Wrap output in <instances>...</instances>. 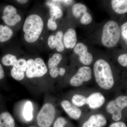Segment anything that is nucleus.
Wrapping results in <instances>:
<instances>
[{
  "instance_id": "1",
  "label": "nucleus",
  "mask_w": 127,
  "mask_h": 127,
  "mask_svg": "<svg viewBox=\"0 0 127 127\" xmlns=\"http://www.w3.org/2000/svg\"><path fill=\"white\" fill-rule=\"evenodd\" d=\"M94 72L95 80L101 88L109 90L114 84L112 71L110 65L103 59L97 60L94 66Z\"/></svg>"
},
{
  "instance_id": "2",
  "label": "nucleus",
  "mask_w": 127,
  "mask_h": 127,
  "mask_svg": "<svg viewBox=\"0 0 127 127\" xmlns=\"http://www.w3.org/2000/svg\"><path fill=\"white\" fill-rule=\"evenodd\" d=\"M43 25V20L38 15L33 14L28 16L23 26L25 40L30 43L37 40L42 31Z\"/></svg>"
},
{
  "instance_id": "3",
  "label": "nucleus",
  "mask_w": 127,
  "mask_h": 127,
  "mask_svg": "<svg viewBox=\"0 0 127 127\" xmlns=\"http://www.w3.org/2000/svg\"><path fill=\"white\" fill-rule=\"evenodd\" d=\"M120 37V29L118 24L113 21L108 22L103 29L102 42L108 48L113 47L118 43Z\"/></svg>"
},
{
  "instance_id": "4",
  "label": "nucleus",
  "mask_w": 127,
  "mask_h": 127,
  "mask_svg": "<svg viewBox=\"0 0 127 127\" xmlns=\"http://www.w3.org/2000/svg\"><path fill=\"white\" fill-rule=\"evenodd\" d=\"M127 106V96L121 95L115 100L110 101L107 104L106 110L112 115V119L114 121L118 122L122 118L123 110Z\"/></svg>"
},
{
  "instance_id": "5",
  "label": "nucleus",
  "mask_w": 127,
  "mask_h": 127,
  "mask_svg": "<svg viewBox=\"0 0 127 127\" xmlns=\"http://www.w3.org/2000/svg\"><path fill=\"white\" fill-rule=\"evenodd\" d=\"M26 67V75L28 78L41 77L47 72V67L44 61L39 58L35 60L32 59L28 60Z\"/></svg>"
},
{
  "instance_id": "6",
  "label": "nucleus",
  "mask_w": 127,
  "mask_h": 127,
  "mask_svg": "<svg viewBox=\"0 0 127 127\" xmlns=\"http://www.w3.org/2000/svg\"><path fill=\"white\" fill-rule=\"evenodd\" d=\"M56 114V109L50 103L43 105L37 116V124L40 127H50L53 122Z\"/></svg>"
},
{
  "instance_id": "7",
  "label": "nucleus",
  "mask_w": 127,
  "mask_h": 127,
  "mask_svg": "<svg viewBox=\"0 0 127 127\" xmlns=\"http://www.w3.org/2000/svg\"><path fill=\"white\" fill-rule=\"evenodd\" d=\"M92 71L88 66H83L79 68L77 73L70 80V84L73 87L81 86L84 82H88L92 78Z\"/></svg>"
},
{
  "instance_id": "8",
  "label": "nucleus",
  "mask_w": 127,
  "mask_h": 127,
  "mask_svg": "<svg viewBox=\"0 0 127 127\" xmlns=\"http://www.w3.org/2000/svg\"><path fill=\"white\" fill-rule=\"evenodd\" d=\"M2 18L6 24L10 26H15L21 20V16L17 14L16 7L11 5L5 7Z\"/></svg>"
},
{
  "instance_id": "9",
  "label": "nucleus",
  "mask_w": 127,
  "mask_h": 127,
  "mask_svg": "<svg viewBox=\"0 0 127 127\" xmlns=\"http://www.w3.org/2000/svg\"><path fill=\"white\" fill-rule=\"evenodd\" d=\"M74 52L78 55L80 61L86 65H89L92 63L93 57L88 52L87 47L83 43H78L75 46Z\"/></svg>"
},
{
  "instance_id": "10",
  "label": "nucleus",
  "mask_w": 127,
  "mask_h": 127,
  "mask_svg": "<svg viewBox=\"0 0 127 127\" xmlns=\"http://www.w3.org/2000/svg\"><path fill=\"white\" fill-rule=\"evenodd\" d=\"M26 62L25 59H19L13 66L11 71V74L14 79L19 81L24 78L27 69Z\"/></svg>"
},
{
  "instance_id": "11",
  "label": "nucleus",
  "mask_w": 127,
  "mask_h": 127,
  "mask_svg": "<svg viewBox=\"0 0 127 127\" xmlns=\"http://www.w3.org/2000/svg\"><path fill=\"white\" fill-rule=\"evenodd\" d=\"M105 97L100 92L94 93L87 97L86 104L90 109H95L99 108L104 104Z\"/></svg>"
},
{
  "instance_id": "12",
  "label": "nucleus",
  "mask_w": 127,
  "mask_h": 127,
  "mask_svg": "<svg viewBox=\"0 0 127 127\" xmlns=\"http://www.w3.org/2000/svg\"><path fill=\"white\" fill-rule=\"evenodd\" d=\"M61 104L64 110L71 118L77 120L81 117L82 113L81 109L68 100H63Z\"/></svg>"
},
{
  "instance_id": "13",
  "label": "nucleus",
  "mask_w": 127,
  "mask_h": 127,
  "mask_svg": "<svg viewBox=\"0 0 127 127\" xmlns=\"http://www.w3.org/2000/svg\"><path fill=\"white\" fill-rule=\"evenodd\" d=\"M107 124V120L103 115L100 114L92 115L85 122L82 127H102Z\"/></svg>"
},
{
  "instance_id": "14",
  "label": "nucleus",
  "mask_w": 127,
  "mask_h": 127,
  "mask_svg": "<svg viewBox=\"0 0 127 127\" xmlns=\"http://www.w3.org/2000/svg\"><path fill=\"white\" fill-rule=\"evenodd\" d=\"M63 41L64 46L67 49L75 47L77 41L75 30L72 28L68 29L64 36Z\"/></svg>"
},
{
  "instance_id": "15",
  "label": "nucleus",
  "mask_w": 127,
  "mask_h": 127,
  "mask_svg": "<svg viewBox=\"0 0 127 127\" xmlns=\"http://www.w3.org/2000/svg\"><path fill=\"white\" fill-rule=\"evenodd\" d=\"M15 123L14 118L7 112L0 114V127H15Z\"/></svg>"
},
{
  "instance_id": "16",
  "label": "nucleus",
  "mask_w": 127,
  "mask_h": 127,
  "mask_svg": "<svg viewBox=\"0 0 127 127\" xmlns=\"http://www.w3.org/2000/svg\"><path fill=\"white\" fill-rule=\"evenodd\" d=\"M111 3L113 9L117 14H123L127 12V0H113Z\"/></svg>"
},
{
  "instance_id": "17",
  "label": "nucleus",
  "mask_w": 127,
  "mask_h": 127,
  "mask_svg": "<svg viewBox=\"0 0 127 127\" xmlns=\"http://www.w3.org/2000/svg\"><path fill=\"white\" fill-rule=\"evenodd\" d=\"M12 30L7 26L0 25V42H5L13 35Z\"/></svg>"
},
{
  "instance_id": "18",
  "label": "nucleus",
  "mask_w": 127,
  "mask_h": 127,
  "mask_svg": "<svg viewBox=\"0 0 127 127\" xmlns=\"http://www.w3.org/2000/svg\"><path fill=\"white\" fill-rule=\"evenodd\" d=\"M73 15L75 17L79 18L82 14L87 12V8L85 5L81 3H76L73 5L72 8Z\"/></svg>"
},
{
  "instance_id": "19",
  "label": "nucleus",
  "mask_w": 127,
  "mask_h": 127,
  "mask_svg": "<svg viewBox=\"0 0 127 127\" xmlns=\"http://www.w3.org/2000/svg\"><path fill=\"white\" fill-rule=\"evenodd\" d=\"M33 107L32 103L30 101L25 104L23 110V116L27 121H31L33 119Z\"/></svg>"
},
{
  "instance_id": "20",
  "label": "nucleus",
  "mask_w": 127,
  "mask_h": 127,
  "mask_svg": "<svg viewBox=\"0 0 127 127\" xmlns=\"http://www.w3.org/2000/svg\"><path fill=\"white\" fill-rule=\"evenodd\" d=\"M72 103L77 107L83 106L86 104L87 97L80 94L75 95L71 99Z\"/></svg>"
},
{
  "instance_id": "21",
  "label": "nucleus",
  "mask_w": 127,
  "mask_h": 127,
  "mask_svg": "<svg viewBox=\"0 0 127 127\" xmlns=\"http://www.w3.org/2000/svg\"><path fill=\"white\" fill-rule=\"evenodd\" d=\"M62 59V55L59 53H55L49 59L48 62V68L51 69L53 67L57 66Z\"/></svg>"
},
{
  "instance_id": "22",
  "label": "nucleus",
  "mask_w": 127,
  "mask_h": 127,
  "mask_svg": "<svg viewBox=\"0 0 127 127\" xmlns=\"http://www.w3.org/2000/svg\"><path fill=\"white\" fill-rule=\"evenodd\" d=\"M17 61V58L16 56L11 54L5 55L2 57L1 60L3 65L6 66H14Z\"/></svg>"
},
{
  "instance_id": "23",
  "label": "nucleus",
  "mask_w": 127,
  "mask_h": 127,
  "mask_svg": "<svg viewBox=\"0 0 127 127\" xmlns=\"http://www.w3.org/2000/svg\"><path fill=\"white\" fill-rule=\"evenodd\" d=\"M50 14L51 18L56 21L57 19L61 18L63 15V12L60 7L54 6L50 8Z\"/></svg>"
},
{
  "instance_id": "24",
  "label": "nucleus",
  "mask_w": 127,
  "mask_h": 127,
  "mask_svg": "<svg viewBox=\"0 0 127 127\" xmlns=\"http://www.w3.org/2000/svg\"><path fill=\"white\" fill-rule=\"evenodd\" d=\"M55 36L56 39L57 45L56 48L57 51L59 52H62L65 49V46L62 41L63 36V32L60 31L58 32Z\"/></svg>"
},
{
  "instance_id": "25",
  "label": "nucleus",
  "mask_w": 127,
  "mask_h": 127,
  "mask_svg": "<svg viewBox=\"0 0 127 127\" xmlns=\"http://www.w3.org/2000/svg\"><path fill=\"white\" fill-rule=\"evenodd\" d=\"M92 21V17L90 14L87 12L83 14L81 18L80 21L83 25H87L90 24Z\"/></svg>"
},
{
  "instance_id": "26",
  "label": "nucleus",
  "mask_w": 127,
  "mask_h": 127,
  "mask_svg": "<svg viewBox=\"0 0 127 127\" xmlns=\"http://www.w3.org/2000/svg\"><path fill=\"white\" fill-rule=\"evenodd\" d=\"M67 123V121L65 119L60 117L57 119L55 121L53 127H64Z\"/></svg>"
},
{
  "instance_id": "27",
  "label": "nucleus",
  "mask_w": 127,
  "mask_h": 127,
  "mask_svg": "<svg viewBox=\"0 0 127 127\" xmlns=\"http://www.w3.org/2000/svg\"><path fill=\"white\" fill-rule=\"evenodd\" d=\"M48 44L51 49H54L57 47V41L56 36L54 35L50 36L48 40Z\"/></svg>"
},
{
  "instance_id": "28",
  "label": "nucleus",
  "mask_w": 127,
  "mask_h": 127,
  "mask_svg": "<svg viewBox=\"0 0 127 127\" xmlns=\"http://www.w3.org/2000/svg\"><path fill=\"white\" fill-rule=\"evenodd\" d=\"M118 62L120 65L124 67L127 66V55L126 54H123L120 55L118 58Z\"/></svg>"
},
{
  "instance_id": "29",
  "label": "nucleus",
  "mask_w": 127,
  "mask_h": 127,
  "mask_svg": "<svg viewBox=\"0 0 127 127\" xmlns=\"http://www.w3.org/2000/svg\"><path fill=\"white\" fill-rule=\"evenodd\" d=\"M47 27L48 29L52 31H55L57 28V25L56 21L50 18L48 20L47 23Z\"/></svg>"
},
{
  "instance_id": "30",
  "label": "nucleus",
  "mask_w": 127,
  "mask_h": 127,
  "mask_svg": "<svg viewBox=\"0 0 127 127\" xmlns=\"http://www.w3.org/2000/svg\"><path fill=\"white\" fill-rule=\"evenodd\" d=\"M59 68L58 66L55 67L51 68L50 70V74L51 77L55 78L59 75Z\"/></svg>"
},
{
  "instance_id": "31",
  "label": "nucleus",
  "mask_w": 127,
  "mask_h": 127,
  "mask_svg": "<svg viewBox=\"0 0 127 127\" xmlns=\"http://www.w3.org/2000/svg\"><path fill=\"white\" fill-rule=\"evenodd\" d=\"M122 34L124 39L127 41V22H125L122 26Z\"/></svg>"
},
{
  "instance_id": "32",
  "label": "nucleus",
  "mask_w": 127,
  "mask_h": 127,
  "mask_svg": "<svg viewBox=\"0 0 127 127\" xmlns=\"http://www.w3.org/2000/svg\"><path fill=\"white\" fill-rule=\"evenodd\" d=\"M109 127H127V126L123 122H117L112 124Z\"/></svg>"
},
{
  "instance_id": "33",
  "label": "nucleus",
  "mask_w": 127,
  "mask_h": 127,
  "mask_svg": "<svg viewBox=\"0 0 127 127\" xmlns=\"http://www.w3.org/2000/svg\"><path fill=\"white\" fill-rule=\"evenodd\" d=\"M5 73L2 66L0 64V79H2L4 77Z\"/></svg>"
},
{
  "instance_id": "34",
  "label": "nucleus",
  "mask_w": 127,
  "mask_h": 127,
  "mask_svg": "<svg viewBox=\"0 0 127 127\" xmlns=\"http://www.w3.org/2000/svg\"><path fill=\"white\" fill-rule=\"evenodd\" d=\"M66 72V70L65 68H59V75L61 76H63L64 75H65V73Z\"/></svg>"
},
{
  "instance_id": "35",
  "label": "nucleus",
  "mask_w": 127,
  "mask_h": 127,
  "mask_svg": "<svg viewBox=\"0 0 127 127\" xmlns=\"http://www.w3.org/2000/svg\"><path fill=\"white\" fill-rule=\"evenodd\" d=\"M17 1L21 4H26L28 1V0H17Z\"/></svg>"
},
{
  "instance_id": "36",
  "label": "nucleus",
  "mask_w": 127,
  "mask_h": 127,
  "mask_svg": "<svg viewBox=\"0 0 127 127\" xmlns=\"http://www.w3.org/2000/svg\"><path fill=\"white\" fill-rule=\"evenodd\" d=\"M34 127V126H32V127Z\"/></svg>"
}]
</instances>
